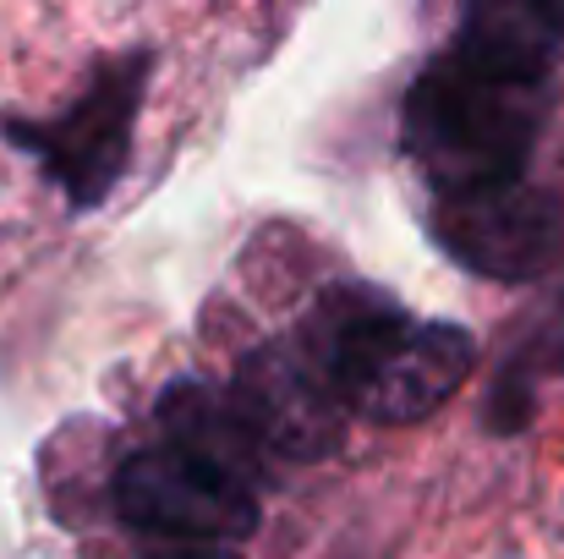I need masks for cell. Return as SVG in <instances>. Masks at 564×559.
Segmentation results:
<instances>
[{"label":"cell","instance_id":"52a82bcc","mask_svg":"<svg viewBox=\"0 0 564 559\" xmlns=\"http://www.w3.org/2000/svg\"><path fill=\"white\" fill-rule=\"evenodd\" d=\"M455 50L549 83L554 61L564 55V6H482L466 17Z\"/></svg>","mask_w":564,"mask_h":559},{"label":"cell","instance_id":"277c9868","mask_svg":"<svg viewBox=\"0 0 564 559\" xmlns=\"http://www.w3.org/2000/svg\"><path fill=\"white\" fill-rule=\"evenodd\" d=\"M225 400L241 417V428L252 433V444L274 450L285 461L329 455L340 428H346V406L335 395V378L307 341L258 346L236 368V389Z\"/></svg>","mask_w":564,"mask_h":559},{"label":"cell","instance_id":"6da1fadb","mask_svg":"<svg viewBox=\"0 0 564 559\" xmlns=\"http://www.w3.org/2000/svg\"><path fill=\"white\" fill-rule=\"evenodd\" d=\"M549 116V88L538 77L488 66L449 50L405 99V143L444 197L521 182V165Z\"/></svg>","mask_w":564,"mask_h":559},{"label":"cell","instance_id":"5b68a950","mask_svg":"<svg viewBox=\"0 0 564 559\" xmlns=\"http://www.w3.org/2000/svg\"><path fill=\"white\" fill-rule=\"evenodd\" d=\"M438 241L488 280H532L564 247V203L532 182H499L444 197Z\"/></svg>","mask_w":564,"mask_h":559},{"label":"cell","instance_id":"7a4b0ae2","mask_svg":"<svg viewBox=\"0 0 564 559\" xmlns=\"http://www.w3.org/2000/svg\"><path fill=\"white\" fill-rule=\"evenodd\" d=\"M307 346L329 368L340 406L368 422H422L466 384L477 363L466 330L362 302L324 313V330L307 335Z\"/></svg>","mask_w":564,"mask_h":559},{"label":"cell","instance_id":"ba28073f","mask_svg":"<svg viewBox=\"0 0 564 559\" xmlns=\"http://www.w3.org/2000/svg\"><path fill=\"white\" fill-rule=\"evenodd\" d=\"M154 559H236L230 549H160Z\"/></svg>","mask_w":564,"mask_h":559},{"label":"cell","instance_id":"8992f818","mask_svg":"<svg viewBox=\"0 0 564 559\" xmlns=\"http://www.w3.org/2000/svg\"><path fill=\"white\" fill-rule=\"evenodd\" d=\"M138 83L143 66L127 61L116 72H105L77 105H66L55 121L17 132L22 143H33L44 154V165L61 176V186L72 192V203H99L132 149V110H138Z\"/></svg>","mask_w":564,"mask_h":559},{"label":"cell","instance_id":"3957f363","mask_svg":"<svg viewBox=\"0 0 564 559\" xmlns=\"http://www.w3.org/2000/svg\"><path fill=\"white\" fill-rule=\"evenodd\" d=\"M116 510L127 527L171 538L176 549H225L258 527L252 483L176 444L143 450L116 477Z\"/></svg>","mask_w":564,"mask_h":559}]
</instances>
